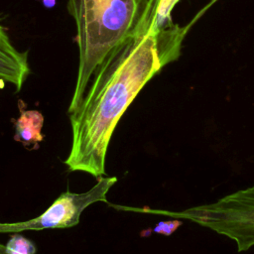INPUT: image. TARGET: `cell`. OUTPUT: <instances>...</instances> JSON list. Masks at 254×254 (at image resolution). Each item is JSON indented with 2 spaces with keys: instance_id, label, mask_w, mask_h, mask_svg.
Returning <instances> with one entry per match:
<instances>
[{
  "instance_id": "cell-8",
  "label": "cell",
  "mask_w": 254,
  "mask_h": 254,
  "mask_svg": "<svg viewBox=\"0 0 254 254\" xmlns=\"http://www.w3.org/2000/svg\"><path fill=\"white\" fill-rule=\"evenodd\" d=\"M5 254H36V245L21 234L14 233L5 246Z\"/></svg>"
},
{
  "instance_id": "cell-10",
  "label": "cell",
  "mask_w": 254,
  "mask_h": 254,
  "mask_svg": "<svg viewBox=\"0 0 254 254\" xmlns=\"http://www.w3.org/2000/svg\"><path fill=\"white\" fill-rule=\"evenodd\" d=\"M46 8H53L56 5V0H41Z\"/></svg>"
},
{
  "instance_id": "cell-6",
  "label": "cell",
  "mask_w": 254,
  "mask_h": 254,
  "mask_svg": "<svg viewBox=\"0 0 254 254\" xmlns=\"http://www.w3.org/2000/svg\"><path fill=\"white\" fill-rule=\"evenodd\" d=\"M44 116L38 110H21V114L15 120L14 139L23 143L26 147L37 145L44 139L42 128Z\"/></svg>"
},
{
  "instance_id": "cell-3",
  "label": "cell",
  "mask_w": 254,
  "mask_h": 254,
  "mask_svg": "<svg viewBox=\"0 0 254 254\" xmlns=\"http://www.w3.org/2000/svg\"><path fill=\"white\" fill-rule=\"evenodd\" d=\"M185 218L235 241L239 252L254 246V186L227 194L218 200L178 212L157 211Z\"/></svg>"
},
{
  "instance_id": "cell-2",
  "label": "cell",
  "mask_w": 254,
  "mask_h": 254,
  "mask_svg": "<svg viewBox=\"0 0 254 254\" xmlns=\"http://www.w3.org/2000/svg\"><path fill=\"white\" fill-rule=\"evenodd\" d=\"M148 3L149 0H67L79 56L68 114L78 106L92 77L111 54L140 30Z\"/></svg>"
},
{
  "instance_id": "cell-11",
  "label": "cell",
  "mask_w": 254,
  "mask_h": 254,
  "mask_svg": "<svg viewBox=\"0 0 254 254\" xmlns=\"http://www.w3.org/2000/svg\"><path fill=\"white\" fill-rule=\"evenodd\" d=\"M5 87V80L3 78H0V89H3Z\"/></svg>"
},
{
  "instance_id": "cell-9",
  "label": "cell",
  "mask_w": 254,
  "mask_h": 254,
  "mask_svg": "<svg viewBox=\"0 0 254 254\" xmlns=\"http://www.w3.org/2000/svg\"><path fill=\"white\" fill-rule=\"evenodd\" d=\"M181 225H182V221L177 218L169 221H160L155 225V227L153 228V231L159 234L169 236L173 232H175Z\"/></svg>"
},
{
  "instance_id": "cell-7",
  "label": "cell",
  "mask_w": 254,
  "mask_h": 254,
  "mask_svg": "<svg viewBox=\"0 0 254 254\" xmlns=\"http://www.w3.org/2000/svg\"><path fill=\"white\" fill-rule=\"evenodd\" d=\"M179 0H149L144 16L148 29L162 30L172 26L171 11Z\"/></svg>"
},
{
  "instance_id": "cell-4",
  "label": "cell",
  "mask_w": 254,
  "mask_h": 254,
  "mask_svg": "<svg viewBox=\"0 0 254 254\" xmlns=\"http://www.w3.org/2000/svg\"><path fill=\"white\" fill-rule=\"evenodd\" d=\"M116 182V177H101L97 180V184L86 192L73 193L68 190L63 192L45 212L36 218L21 222L0 223V233L74 226L78 223L81 212L87 206L97 201L107 202L106 194Z\"/></svg>"
},
{
  "instance_id": "cell-1",
  "label": "cell",
  "mask_w": 254,
  "mask_h": 254,
  "mask_svg": "<svg viewBox=\"0 0 254 254\" xmlns=\"http://www.w3.org/2000/svg\"><path fill=\"white\" fill-rule=\"evenodd\" d=\"M183 31L177 26L139 30L115 50L89 82L78 106L68 114L71 147L64 164L70 172L100 179L112 134L145 84L180 50Z\"/></svg>"
},
{
  "instance_id": "cell-5",
  "label": "cell",
  "mask_w": 254,
  "mask_h": 254,
  "mask_svg": "<svg viewBox=\"0 0 254 254\" xmlns=\"http://www.w3.org/2000/svg\"><path fill=\"white\" fill-rule=\"evenodd\" d=\"M30 73L28 53L20 52L13 45L0 24V78L12 83L20 91Z\"/></svg>"
}]
</instances>
